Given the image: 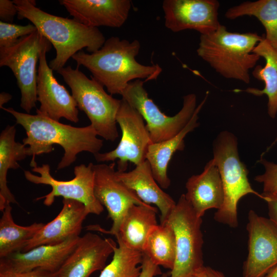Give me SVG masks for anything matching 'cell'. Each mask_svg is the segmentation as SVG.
I'll use <instances>...</instances> for the list:
<instances>
[{
    "label": "cell",
    "instance_id": "obj_1",
    "mask_svg": "<svg viewBox=\"0 0 277 277\" xmlns=\"http://www.w3.org/2000/svg\"><path fill=\"white\" fill-rule=\"evenodd\" d=\"M2 109L12 115L16 124L25 130L26 137L23 143L28 146L27 154L32 156L30 165L32 168L37 166L36 156L51 152L54 144L60 145L64 150L57 170L70 166L80 152L86 151L95 155L103 146V141L97 137L96 131L91 125L76 127L39 114L22 113L11 107Z\"/></svg>",
    "mask_w": 277,
    "mask_h": 277
},
{
    "label": "cell",
    "instance_id": "obj_2",
    "mask_svg": "<svg viewBox=\"0 0 277 277\" xmlns=\"http://www.w3.org/2000/svg\"><path fill=\"white\" fill-rule=\"evenodd\" d=\"M141 48L138 41L132 42L112 36L97 51H80L72 58L77 67L83 66L111 95L120 94L132 80L157 79L162 69L157 64L144 65L136 60Z\"/></svg>",
    "mask_w": 277,
    "mask_h": 277
},
{
    "label": "cell",
    "instance_id": "obj_3",
    "mask_svg": "<svg viewBox=\"0 0 277 277\" xmlns=\"http://www.w3.org/2000/svg\"><path fill=\"white\" fill-rule=\"evenodd\" d=\"M18 19L26 18L53 46L55 58L49 67L56 71L64 67L70 58L83 48L93 53L106 41L98 28L87 27L74 18L54 15L36 6L34 0H14Z\"/></svg>",
    "mask_w": 277,
    "mask_h": 277
},
{
    "label": "cell",
    "instance_id": "obj_4",
    "mask_svg": "<svg viewBox=\"0 0 277 277\" xmlns=\"http://www.w3.org/2000/svg\"><path fill=\"white\" fill-rule=\"evenodd\" d=\"M263 37L254 32H230L221 25L214 31L200 35L196 53L224 78L248 84L249 71L261 58L253 51Z\"/></svg>",
    "mask_w": 277,
    "mask_h": 277
},
{
    "label": "cell",
    "instance_id": "obj_5",
    "mask_svg": "<svg viewBox=\"0 0 277 277\" xmlns=\"http://www.w3.org/2000/svg\"><path fill=\"white\" fill-rule=\"evenodd\" d=\"M213 160L222 182L224 199L222 207L215 212L214 219L232 228L239 225L238 205L244 196L253 194L262 199L261 194L251 187L248 170L240 160L236 137L230 132L220 133L213 143Z\"/></svg>",
    "mask_w": 277,
    "mask_h": 277
},
{
    "label": "cell",
    "instance_id": "obj_6",
    "mask_svg": "<svg viewBox=\"0 0 277 277\" xmlns=\"http://www.w3.org/2000/svg\"><path fill=\"white\" fill-rule=\"evenodd\" d=\"M71 89L77 107L84 111L98 136L114 142L118 137L116 121L121 100L107 93L92 76L89 78L78 67L70 66L56 71Z\"/></svg>",
    "mask_w": 277,
    "mask_h": 277
},
{
    "label": "cell",
    "instance_id": "obj_7",
    "mask_svg": "<svg viewBox=\"0 0 277 277\" xmlns=\"http://www.w3.org/2000/svg\"><path fill=\"white\" fill-rule=\"evenodd\" d=\"M202 217L197 216L182 194L165 221L175 236V258L170 277H191L204 266Z\"/></svg>",
    "mask_w": 277,
    "mask_h": 277
},
{
    "label": "cell",
    "instance_id": "obj_8",
    "mask_svg": "<svg viewBox=\"0 0 277 277\" xmlns=\"http://www.w3.org/2000/svg\"><path fill=\"white\" fill-rule=\"evenodd\" d=\"M145 81L131 82L121 94L122 98L135 109L146 124L152 143L170 139L180 132L188 123L197 108V97L194 93L183 97V106L175 115L169 116L162 112L149 98L144 87Z\"/></svg>",
    "mask_w": 277,
    "mask_h": 277
},
{
    "label": "cell",
    "instance_id": "obj_9",
    "mask_svg": "<svg viewBox=\"0 0 277 277\" xmlns=\"http://www.w3.org/2000/svg\"><path fill=\"white\" fill-rule=\"evenodd\" d=\"M49 46L51 44L36 30L12 46L0 48V66L8 67L12 71L21 91L20 106L27 113L36 107V65L41 52Z\"/></svg>",
    "mask_w": 277,
    "mask_h": 277
},
{
    "label": "cell",
    "instance_id": "obj_10",
    "mask_svg": "<svg viewBox=\"0 0 277 277\" xmlns=\"http://www.w3.org/2000/svg\"><path fill=\"white\" fill-rule=\"evenodd\" d=\"M94 164L90 163L88 165L81 164L74 169V177L69 181H61L54 179L50 173L48 164H43L32 168L33 172L39 175L33 174L28 170L24 171L26 179L35 184L49 185L51 191L47 194L37 197L36 201L44 199L43 204L50 206L54 202L55 198L62 196L64 199H70L83 203L88 214L99 215L104 211V207L94 195Z\"/></svg>",
    "mask_w": 277,
    "mask_h": 277
},
{
    "label": "cell",
    "instance_id": "obj_11",
    "mask_svg": "<svg viewBox=\"0 0 277 277\" xmlns=\"http://www.w3.org/2000/svg\"><path fill=\"white\" fill-rule=\"evenodd\" d=\"M116 121L122 131V137L113 150L94 155L97 162L118 160L117 171H126L128 163L137 165L146 160L149 146L152 143L140 113L122 98Z\"/></svg>",
    "mask_w": 277,
    "mask_h": 277
},
{
    "label": "cell",
    "instance_id": "obj_12",
    "mask_svg": "<svg viewBox=\"0 0 277 277\" xmlns=\"http://www.w3.org/2000/svg\"><path fill=\"white\" fill-rule=\"evenodd\" d=\"M115 163H101L93 165L94 171V195L105 207L108 217L112 221L110 230H106L98 225L88 227V229L117 235L122 221L128 210L133 205L147 204L128 188L117 176Z\"/></svg>",
    "mask_w": 277,
    "mask_h": 277
},
{
    "label": "cell",
    "instance_id": "obj_13",
    "mask_svg": "<svg viewBox=\"0 0 277 277\" xmlns=\"http://www.w3.org/2000/svg\"><path fill=\"white\" fill-rule=\"evenodd\" d=\"M246 229L248 252L242 277H264L277 265V229L269 218L250 210Z\"/></svg>",
    "mask_w": 277,
    "mask_h": 277
},
{
    "label": "cell",
    "instance_id": "obj_14",
    "mask_svg": "<svg viewBox=\"0 0 277 277\" xmlns=\"http://www.w3.org/2000/svg\"><path fill=\"white\" fill-rule=\"evenodd\" d=\"M162 7L165 25L174 32L194 30L206 34L221 25L216 0H165Z\"/></svg>",
    "mask_w": 277,
    "mask_h": 277
},
{
    "label": "cell",
    "instance_id": "obj_15",
    "mask_svg": "<svg viewBox=\"0 0 277 277\" xmlns=\"http://www.w3.org/2000/svg\"><path fill=\"white\" fill-rule=\"evenodd\" d=\"M51 47L43 49L39 58L37 96L40 107L36 112L56 121L65 118L76 123L79 121L77 103L65 87L57 82L47 64L46 53Z\"/></svg>",
    "mask_w": 277,
    "mask_h": 277
},
{
    "label": "cell",
    "instance_id": "obj_16",
    "mask_svg": "<svg viewBox=\"0 0 277 277\" xmlns=\"http://www.w3.org/2000/svg\"><path fill=\"white\" fill-rule=\"evenodd\" d=\"M117 244L112 239L88 232L80 237L68 258L55 273L56 277H89L102 270Z\"/></svg>",
    "mask_w": 277,
    "mask_h": 277
},
{
    "label": "cell",
    "instance_id": "obj_17",
    "mask_svg": "<svg viewBox=\"0 0 277 277\" xmlns=\"http://www.w3.org/2000/svg\"><path fill=\"white\" fill-rule=\"evenodd\" d=\"M81 236L55 245H43L0 258V270L23 272L41 269L55 273L76 247Z\"/></svg>",
    "mask_w": 277,
    "mask_h": 277
},
{
    "label": "cell",
    "instance_id": "obj_18",
    "mask_svg": "<svg viewBox=\"0 0 277 277\" xmlns=\"http://www.w3.org/2000/svg\"><path fill=\"white\" fill-rule=\"evenodd\" d=\"M73 18L91 28H120L127 21L131 8L129 0H60Z\"/></svg>",
    "mask_w": 277,
    "mask_h": 277
},
{
    "label": "cell",
    "instance_id": "obj_19",
    "mask_svg": "<svg viewBox=\"0 0 277 277\" xmlns=\"http://www.w3.org/2000/svg\"><path fill=\"white\" fill-rule=\"evenodd\" d=\"M85 205L77 201L64 199L57 215L45 224L26 244L22 252L43 245H55L80 237L83 223L88 215Z\"/></svg>",
    "mask_w": 277,
    "mask_h": 277
},
{
    "label": "cell",
    "instance_id": "obj_20",
    "mask_svg": "<svg viewBox=\"0 0 277 277\" xmlns=\"http://www.w3.org/2000/svg\"><path fill=\"white\" fill-rule=\"evenodd\" d=\"M185 187V198L200 217L209 209H219L223 204L222 182L213 159L207 163L202 173L191 176Z\"/></svg>",
    "mask_w": 277,
    "mask_h": 277
},
{
    "label": "cell",
    "instance_id": "obj_21",
    "mask_svg": "<svg viewBox=\"0 0 277 277\" xmlns=\"http://www.w3.org/2000/svg\"><path fill=\"white\" fill-rule=\"evenodd\" d=\"M118 178L144 203L155 205L161 213L160 224L166 219L176 205L155 181L150 164L145 160L132 170L116 171Z\"/></svg>",
    "mask_w": 277,
    "mask_h": 277
},
{
    "label": "cell",
    "instance_id": "obj_22",
    "mask_svg": "<svg viewBox=\"0 0 277 277\" xmlns=\"http://www.w3.org/2000/svg\"><path fill=\"white\" fill-rule=\"evenodd\" d=\"M208 94L207 92L203 100L197 105L191 120L180 132L170 139L151 143L148 148L146 160L150 164L155 181L162 188L167 189L170 185L171 181L167 174L169 163L176 151H182L184 149L186 136L199 126V113Z\"/></svg>",
    "mask_w": 277,
    "mask_h": 277
},
{
    "label": "cell",
    "instance_id": "obj_23",
    "mask_svg": "<svg viewBox=\"0 0 277 277\" xmlns=\"http://www.w3.org/2000/svg\"><path fill=\"white\" fill-rule=\"evenodd\" d=\"M158 209L151 205H133L128 210L121 223L117 241L126 246L143 252L147 239L158 225Z\"/></svg>",
    "mask_w": 277,
    "mask_h": 277
},
{
    "label": "cell",
    "instance_id": "obj_24",
    "mask_svg": "<svg viewBox=\"0 0 277 277\" xmlns=\"http://www.w3.org/2000/svg\"><path fill=\"white\" fill-rule=\"evenodd\" d=\"M253 53L265 60L264 66H255L252 72V76L263 82L265 86L262 90L249 87L242 91L258 96L266 95L268 100V113L270 117L274 118L277 114V50L269 44L263 35Z\"/></svg>",
    "mask_w": 277,
    "mask_h": 277
},
{
    "label": "cell",
    "instance_id": "obj_25",
    "mask_svg": "<svg viewBox=\"0 0 277 277\" xmlns=\"http://www.w3.org/2000/svg\"><path fill=\"white\" fill-rule=\"evenodd\" d=\"M16 128L8 125L0 134V210L11 203L17 202L7 185V176L10 169H16L20 166L18 161L27 155V147L15 141Z\"/></svg>",
    "mask_w": 277,
    "mask_h": 277
},
{
    "label": "cell",
    "instance_id": "obj_26",
    "mask_svg": "<svg viewBox=\"0 0 277 277\" xmlns=\"http://www.w3.org/2000/svg\"><path fill=\"white\" fill-rule=\"evenodd\" d=\"M11 204L2 211L0 219V258L22 251L27 243L45 225L34 223L29 226H20L13 221Z\"/></svg>",
    "mask_w": 277,
    "mask_h": 277
},
{
    "label": "cell",
    "instance_id": "obj_27",
    "mask_svg": "<svg viewBox=\"0 0 277 277\" xmlns=\"http://www.w3.org/2000/svg\"><path fill=\"white\" fill-rule=\"evenodd\" d=\"M229 19L254 16L265 28V38L277 50V0L246 1L229 8L225 14Z\"/></svg>",
    "mask_w": 277,
    "mask_h": 277
},
{
    "label": "cell",
    "instance_id": "obj_28",
    "mask_svg": "<svg viewBox=\"0 0 277 277\" xmlns=\"http://www.w3.org/2000/svg\"><path fill=\"white\" fill-rule=\"evenodd\" d=\"M175 245L172 229L166 224H160L150 232L143 253L154 264L172 270L175 258Z\"/></svg>",
    "mask_w": 277,
    "mask_h": 277
},
{
    "label": "cell",
    "instance_id": "obj_29",
    "mask_svg": "<svg viewBox=\"0 0 277 277\" xmlns=\"http://www.w3.org/2000/svg\"><path fill=\"white\" fill-rule=\"evenodd\" d=\"M111 261L101 270L98 277H140L143 258L142 251L117 241Z\"/></svg>",
    "mask_w": 277,
    "mask_h": 277
},
{
    "label": "cell",
    "instance_id": "obj_30",
    "mask_svg": "<svg viewBox=\"0 0 277 277\" xmlns=\"http://www.w3.org/2000/svg\"><path fill=\"white\" fill-rule=\"evenodd\" d=\"M36 30L32 24L23 26L0 21V48L12 46L21 37Z\"/></svg>",
    "mask_w": 277,
    "mask_h": 277
},
{
    "label": "cell",
    "instance_id": "obj_31",
    "mask_svg": "<svg viewBox=\"0 0 277 277\" xmlns=\"http://www.w3.org/2000/svg\"><path fill=\"white\" fill-rule=\"evenodd\" d=\"M259 162L264 166L265 172L256 175L254 180L263 184V193L277 195V164L262 158Z\"/></svg>",
    "mask_w": 277,
    "mask_h": 277
},
{
    "label": "cell",
    "instance_id": "obj_32",
    "mask_svg": "<svg viewBox=\"0 0 277 277\" xmlns=\"http://www.w3.org/2000/svg\"><path fill=\"white\" fill-rule=\"evenodd\" d=\"M16 14L17 15V10L13 1H0L1 21L11 23Z\"/></svg>",
    "mask_w": 277,
    "mask_h": 277
},
{
    "label": "cell",
    "instance_id": "obj_33",
    "mask_svg": "<svg viewBox=\"0 0 277 277\" xmlns=\"http://www.w3.org/2000/svg\"><path fill=\"white\" fill-rule=\"evenodd\" d=\"M0 277H56V275L55 273H51L41 269H36L23 272L0 270Z\"/></svg>",
    "mask_w": 277,
    "mask_h": 277
},
{
    "label": "cell",
    "instance_id": "obj_34",
    "mask_svg": "<svg viewBox=\"0 0 277 277\" xmlns=\"http://www.w3.org/2000/svg\"><path fill=\"white\" fill-rule=\"evenodd\" d=\"M141 267L140 277H155L162 274L160 266L154 264L149 257L144 253Z\"/></svg>",
    "mask_w": 277,
    "mask_h": 277
},
{
    "label": "cell",
    "instance_id": "obj_35",
    "mask_svg": "<svg viewBox=\"0 0 277 277\" xmlns=\"http://www.w3.org/2000/svg\"><path fill=\"white\" fill-rule=\"evenodd\" d=\"M261 195L268 206L269 219L277 229V195L264 193Z\"/></svg>",
    "mask_w": 277,
    "mask_h": 277
},
{
    "label": "cell",
    "instance_id": "obj_36",
    "mask_svg": "<svg viewBox=\"0 0 277 277\" xmlns=\"http://www.w3.org/2000/svg\"><path fill=\"white\" fill-rule=\"evenodd\" d=\"M204 271L205 277H226L222 272L209 266H204Z\"/></svg>",
    "mask_w": 277,
    "mask_h": 277
},
{
    "label": "cell",
    "instance_id": "obj_37",
    "mask_svg": "<svg viewBox=\"0 0 277 277\" xmlns=\"http://www.w3.org/2000/svg\"><path fill=\"white\" fill-rule=\"evenodd\" d=\"M12 98V95L5 92H2L0 94V108L2 109L3 105L8 102Z\"/></svg>",
    "mask_w": 277,
    "mask_h": 277
},
{
    "label": "cell",
    "instance_id": "obj_38",
    "mask_svg": "<svg viewBox=\"0 0 277 277\" xmlns=\"http://www.w3.org/2000/svg\"><path fill=\"white\" fill-rule=\"evenodd\" d=\"M264 277H277V265L271 269Z\"/></svg>",
    "mask_w": 277,
    "mask_h": 277
},
{
    "label": "cell",
    "instance_id": "obj_39",
    "mask_svg": "<svg viewBox=\"0 0 277 277\" xmlns=\"http://www.w3.org/2000/svg\"><path fill=\"white\" fill-rule=\"evenodd\" d=\"M204 266L196 273L193 274L191 277H205V274L204 271Z\"/></svg>",
    "mask_w": 277,
    "mask_h": 277
},
{
    "label": "cell",
    "instance_id": "obj_40",
    "mask_svg": "<svg viewBox=\"0 0 277 277\" xmlns=\"http://www.w3.org/2000/svg\"><path fill=\"white\" fill-rule=\"evenodd\" d=\"M159 277H169L167 273H162Z\"/></svg>",
    "mask_w": 277,
    "mask_h": 277
}]
</instances>
